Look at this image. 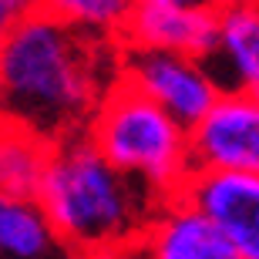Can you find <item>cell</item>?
Listing matches in <instances>:
<instances>
[{
  "label": "cell",
  "mask_w": 259,
  "mask_h": 259,
  "mask_svg": "<svg viewBox=\"0 0 259 259\" xmlns=\"http://www.w3.org/2000/svg\"><path fill=\"white\" fill-rule=\"evenodd\" d=\"M249 95H252V98H256V101H259V81H256V84L249 88Z\"/></svg>",
  "instance_id": "15"
},
{
  "label": "cell",
  "mask_w": 259,
  "mask_h": 259,
  "mask_svg": "<svg viewBox=\"0 0 259 259\" xmlns=\"http://www.w3.org/2000/svg\"><path fill=\"white\" fill-rule=\"evenodd\" d=\"M189 145L195 172L259 175V101L249 91H222Z\"/></svg>",
  "instance_id": "6"
},
{
  "label": "cell",
  "mask_w": 259,
  "mask_h": 259,
  "mask_svg": "<svg viewBox=\"0 0 259 259\" xmlns=\"http://www.w3.org/2000/svg\"><path fill=\"white\" fill-rule=\"evenodd\" d=\"M27 7H30L27 0H0V37H4L14 24H17L20 14H24Z\"/></svg>",
  "instance_id": "14"
},
{
  "label": "cell",
  "mask_w": 259,
  "mask_h": 259,
  "mask_svg": "<svg viewBox=\"0 0 259 259\" xmlns=\"http://www.w3.org/2000/svg\"><path fill=\"white\" fill-rule=\"evenodd\" d=\"M58 232L51 229L37 199L0 195V259H64Z\"/></svg>",
  "instance_id": "10"
},
{
  "label": "cell",
  "mask_w": 259,
  "mask_h": 259,
  "mask_svg": "<svg viewBox=\"0 0 259 259\" xmlns=\"http://www.w3.org/2000/svg\"><path fill=\"white\" fill-rule=\"evenodd\" d=\"M34 199L58 232L61 246L74 256L138 239L158 209V202L115 172L84 135L51 145L48 168Z\"/></svg>",
  "instance_id": "2"
},
{
  "label": "cell",
  "mask_w": 259,
  "mask_h": 259,
  "mask_svg": "<svg viewBox=\"0 0 259 259\" xmlns=\"http://www.w3.org/2000/svg\"><path fill=\"white\" fill-rule=\"evenodd\" d=\"M219 91H249L259 81V4H219V30L209 61Z\"/></svg>",
  "instance_id": "9"
},
{
  "label": "cell",
  "mask_w": 259,
  "mask_h": 259,
  "mask_svg": "<svg viewBox=\"0 0 259 259\" xmlns=\"http://www.w3.org/2000/svg\"><path fill=\"white\" fill-rule=\"evenodd\" d=\"M84 138L115 172L132 179L155 202L175 199L195 172L189 128L145 101L121 77L98 101Z\"/></svg>",
  "instance_id": "3"
},
{
  "label": "cell",
  "mask_w": 259,
  "mask_h": 259,
  "mask_svg": "<svg viewBox=\"0 0 259 259\" xmlns=\"http://www.w3.org/2000/svg\"><path fill=\"white\" fill-rule=\"evenodd\" d=\"M118 77L132 91L162 108L182 128L192 132L205 111L222 95L212 81L205 61L179 58V54H155V51H121V71Z\"/></svg>",
  "instance_id": "4"
},
{
  "label": "cell",
  "mask_w": 259,
  "mask_h": 259,
  "mask_svg": "<svg viewBox=\"0 0 259 259\" xmlns=\"http://www.w3.org/2000/svg\"><path fill=\"white\" fill-rule=\"evenodd\" d=\"M48 7L64 24L81 30L84 37L118 40L132 4H125V0H58V4H48Z\"/></svg>",
  "instance_id": "12"
},
{
  "label": "cell",
  "mask_w": 259,
  "mask_h": 259,
  "mask_svg": "<svg viewBox=\"0 0 259 259\" xmlns=\"http://www.w3.org/2000/svg\"><path fill=\"white\" fill-rule=\"evenodd\" d=\"M219 30V4L195 0H135L118 37L121 51H155L209 61Z\"/></svg>",
  "instance_id": "5"
},
{
  "label": "cell",
  "mask_w": 259,
  "mask_h": 259,
  "mask_svg": "<svg viewBox=\"0 0 259 259\" xmlns=\"http://www.w3.org/2000/svg\"><path fill=\"white\" fill-rule=\"evenodd\" d=\"M77 259H152L145 239H125V242H115V246H101V249H91V252H81Z\"/></svg>",
  "instance_id": "13"
},
{
  "label": "cell",
  "mask_w": 259,
  "mask_h": 259,
  "mask_svg": "<svg viewBox=\"0 0 259 259\" xmlns=\"http://www.w3.org/2000/svg\"><path fill=\"white\" fill-rule=\"evenodd\" d=\"M51 158V145L17 125L0 121V195L34 199Z\"/></svg>",
  "instance_id": "11"
},
{
  "label": "cell",
  "mask_w": 259,
  "mask_h": 259,
  "mask_svg": "<svg viewBox=\"0 0 259 259\" xmlns=\"http://www.w3.org/2000/svg\"><path fill=\"white\" fill-rule=\"evenodd\" d=\"M118 71V40L84 37L48 4H30L0 37V121L48 145L77 138Z\"/></svg>",
  "instance_id": "1"
},
{
  "label": "cell",
  "mask_w": 259,
  "mask_h": 259,
  "mask_svg": "<svg viewBox=\"0 0 259 259\" xmlns=\"http://www.w3.org/2000/svg\"><path fill=\"white\" fill-rule=\"evenodd\" d=\"M142 239L152 259H239L222 232L179 195L158 202Z\"/></svg>",
  "instance_id": "8"
},
{
  "label": "cell",
  "mask_w": 259,
  "mask_h": 259,
  "mask_svg": "<svg viewBox=\"0 0 259 259\" xmlns=\"http://www.w3.org/2000/svg\"><path fill=\"white\" fill-rule=\"evenodd\" d=\"M179 199L205 215L239 259H259V175L192 172Z\"/></svg>",
  "instance_id": "7"
}]
</instances>
